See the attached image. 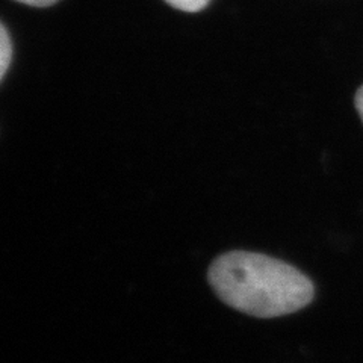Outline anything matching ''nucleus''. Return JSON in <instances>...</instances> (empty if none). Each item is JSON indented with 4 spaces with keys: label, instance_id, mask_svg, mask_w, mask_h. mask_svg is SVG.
I'll list each match as a JSON object with an SVG mask.
<instances>
[{
    "label": "nucleus",
    "instance_id": "20e7f679",
    "mask_svg": "<svg viewBox=\"0 0 363 363\" xmlns=\"http://www.w3.org/2000/svg\"><path fill=\"white\" fill-rule=\"evenodd\" d=\"M20 4H25L29 6H37V8H45V6H52L53 4L58 2V0H17Z\"/></svg>",
    "mask_w": 363,
    "mask_h": 363
},
{
    "label": "nucleus",
    "instance_id": "f257e3e1",
    "mask_svg": "<svg viewBox=\"0 0 363 363\" xmlns=\"http://www.w3.org/2000/svg\"><path fill=\"white\" fill-rule=\"evenodd\" d=\"M208 281L223 303L256 318L297 312L315 294L312 281L297 268L252 252H230L215 259Z\"/></svg>",
    "mask_w": 363,
    "mask_h": 363
},
{
    "label": "nucleus",
    "instance_id": "f03ea898",
    "mask_svg": "<svg viewBox=\"0 0 363 363\" xmlns=\"http://www.w3.org/2000/svg\"><path fill=\"white\" fill-rule=\"evenodd\" d=\"M11 55H13V48H11V40L6 29L0 23V81H2L8 67L11 64Z\"/></svg>",
    "mask_w": 363,
    "mask_h": 363
},
{
    "label": "nucleus",
    "instance_id": "7ed1b4c3",
    "mask_svg": "<svg viewBox=\"0 0 363 363\" xmlns=\"http://www.w3.org/2000/svg\"><path fill=\"white\" fill-rule=\"evenodd\" d=\"M165 2L176 9L185 11V13H197L208 6L209 0H165Z\"/></svg>",
    "mask_w": 363,
    "mask_h": 363
},
{
    "label": "nucleus",
    "instance_id": "39448f33",
    "mask_svg": "<svg viewBox=\"0 0 363 363\" xmlns=\"http://www.w3.org/2000/svg\"><path fill=\"white\" fill-rule=\"evenodd\" d=\"M354 105H356V109L360 116V120L363 123V85L357 89L356 97H354Z\"/></svg>",
    "mask_w": 363,
    "mask_h": 363
}]
</instances>
